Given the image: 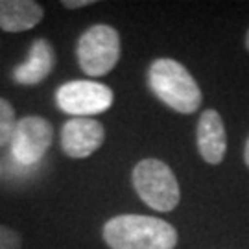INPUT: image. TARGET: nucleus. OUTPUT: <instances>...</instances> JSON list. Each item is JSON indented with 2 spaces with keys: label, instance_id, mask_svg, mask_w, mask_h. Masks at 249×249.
I'll return each instance as SVG.
<instances>
[{
  "label": "nucleus",
  "instance_id": "nucleus-1",
  "mask_svg": "<svg viewBox=\"0 0 249 249\" xmlns=\"http://www.w3.org/2000/svg\"><path fill=\"white\" fill-rule=\"evenodd\" d=\"M102 238L111 249H176L178 229L155 216L118 214L109 218Z\"/></svg>",
  "mask_w": 249,
  "mask_h": 249
},
{
  "label": "nucleus",
  "instance_id": "nucleus-2",
  "mask_svg": "<svg viewBox=\"0 0 249 249\" xmlns=\"http://www.w3.org/2000/svg\"><path fill=\"white\" fill-rule=\"evenodd\" d=\"M146 78L155 98L172 111L181 115H192L201 107V89L183 63L172 57H157L148 67Z\"/></svg>",
  "mask_w": 249,
  "mask_h": 249
},
{
  "label": "nucleus",
  "instance_id": "nucleus-3",
  "mask_svg": "<svg viewBox=\"0 0 249 249\" xmlns=\"http://www.w3.org/2000/svg\"><path fill=\"white\" fill-rule=\"evenodd\" d=\"M131 185L137 196L157 213H170L179 205L181 190L176 174L160 159L139 160L131 172Z\"/></svg>",
  "mask_w": 249,
  "mask_h": 249
},
{
  "label": "nucleus",
  "instance_id": "nucleus-4",
  "mask_svg": "<svg viewBox=\"0 0 249 249\" xmlns=\"http://www.w3.org/2000/svg\"><path fill=\"white\" fill-rule=\"evenodd\" d=\"M120 34L109 24L87 28L76 43V59L80 69L90 78L107 76L120 61Z\"/></svg>",
  "mask_w": 249,
  "mask_h": 249
},
{
  "label": "nucleus",
  "instance_id": "nucleus-5",
  "mask_svg": "<svg viewBox=\"0 0 249 249\" xmlns=\"http://www.w3.org/2000/svg\"><path fill=\"white\" fill-rule=\"evenodd\" d=\"M113 90L100 81L72 80L55 90V104L72 118H92L113 106Z\"/></svg>",
  "mask_w": 249,
  "mask_h": 249
},
{
  "label": "nucleus",
  "instance_id": "nucleus-6",
  "mask_svg": "<svg viewBox=\"0 0 249 249\" xmlns=\"http://www.w3.org/2000/svg\"><path fill=\"white\" fill-rule=\"evenodd\" d=\"M53 141V125L43 116H24L15 125L11 151L22 164H36L46 155Z\"/></svg>",
  "mask_w": 249,
  "mask_h": 249
},
{
  "label": "nucleus",
  "instance_id": "nucleus-7",
  "mask_svg": "<svg viewBox=\"0 0 249 249\" xmlns=\"http://www.w3.org/2000/svg\"><path fill=\"white\" fill-rule=\"evenodd\" d=\"M104 141L106 127L94 118H71L61 127V150L71 159H87Z\"/></svg>",
  "mask_w": 249,
  "mask_h": 249
},
{
  "label": "nucleus",
  "instance_id": "nucleus-8",
  "mask_svg": "<svg viewBox=\"0 0 249 249\" xmlns=\"http://www.w3.org/2000/svg\"><path fill=\"white\" fill-rule=\"evenodd\" d=\"M197 151L207 164H220L227 151V133L222 115L216 109H207L197 120Z\"/></svg>",
  "mask_w": 249,
  "mask_h": 249
},
{
  "label": "nucleus",
  "instance_id": "nucleus-9",
  "mask_svg": "<svg viewBox=\"0 0 249 249\" xmlns=\"http://www.w3.org/2000/svg\"><path fill=\"white\" fill-rule=\"evenodd\" d=\"M53 65H55V53H53L52 45L41 37L30 46L26 61L15 67L13 80L20 85H39L52 74Z\"/></svg>",
  "mask_w": 249,
  "mask_h": 249
},
{
  "label": "nucleus",
  "instance_id": "nucleus-10",
  "mask_svg": "<svg viewBox=\"0 0 249 249\" xmlns=\"http://www.w3.org/2000/svg\"><path fill=\"white\" fill-rule=\"evenodd\" d=\"M45 17V9L34 0H0V30L20 34L36 28Z\"/></svg>",
  "mask_w": 249,
  "mask_h": 249
},
{
  "label": "nucleus",
  "instance_id": "nucleus-11",
  "mask_svg": "<svg viewBox=\"0 0 249 249\" xmlns=\"http://www.w3.org/2000/svg\"><path fill=\"white\" fill-rule=\"evenodd\" d=\"M17 122L18 120L13 106L6 98H0V148L11 142Z\"/></svg>",
  "mask_w": 249,
  "mask_h": 249
},
{
  "label": "nucleus",
  "instance_id": "nucleus-12",
  "mask_svg": "<svg viewBox=\"0 0 249 249\" xmlns=\"http://www.w3.org/2000/svg\"><path fill=\"white\" fill-rule=\"evenodd\" d=\"M22 238L15 229L0 225V249H20Z\"/></svg>",
  "mask_w": 249,
  "mask_h": 249
},
{
  "label": "nucleus",
  "instance_id": "nucleus-13",
  "mask_svg": "<svg viewBox=\"0 0 249 249\" xmlns=\"http://www.w3.org/2000/svg\"><path fill=\"white\" fill-rule=\"evenodd\" d=\"M94 4V0H65L63 6L69 9H78V8H85V6H90Z\"/></svg>",
  "mask_w": 249,
  "mask_h": 249
},
{
  "label": "nucleus",
  "instance_id": "nucleus-14",
  "mask_svg": "<svg viewBox=\"0 0 249 249\" xmlns=\"http://www.w3.org/2000/svg\"><path fill=\"white\" fill-rule=\"evenodd\" d=\"M244 160H246V164H248L249 168V137L248 141H246V146H244Z\"/></svg>",
  "mask_w": 249,
  "mask_h": 249
},
{
  "label": "nucleus",
  "instance_id": "nucleus-15",
  "mask_svg": "<svg viewBox=\"0 0 249 249\" xmlns=\"http://www.w3.org/2000/svg\"><path fill=\"white\" fill-rule=\"evenodd\" d=\"M246 48H248V52H249V30H248V34H246Z\"/></svg>",
  "mask_w": 249,
  "mask_h": 249
},
{
  "label": "nucleus",
  "instance_id": "nucleus-16",
  "mask_svg": "<svg viewBox=\"0 0 249 249\" xmlns=\"http://www.w3.org/2000/svg\"><path fill=\"white\" fill-rule=\"evenodd\" d=\"M0 178H2V162H0Z\"/></svg>",
  "mask_w": 249,
  "mask_h": 249
}]
</instances>
